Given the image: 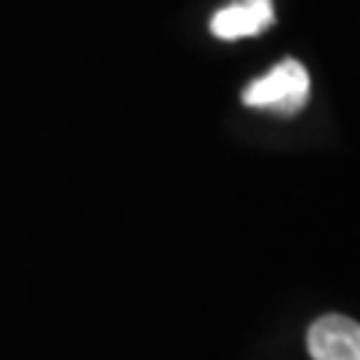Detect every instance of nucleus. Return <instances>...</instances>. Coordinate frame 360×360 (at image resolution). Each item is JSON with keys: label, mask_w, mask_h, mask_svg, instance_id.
I'll return each instance as SVG.
<instances>
[{"label": "nucleus", "mask_w": 360, "mask_h": 360, "mask_svg": "<svg viewBox=\"0 0 360 360\" xmlns=\"http://www.w3.org/2000/svg\"><path fill=\"white\" fill-rule=\"evenodd\" d=\"M309 355L315 360H360V328L345 315H323L307 334Z\"/></svg>", "instance_id": "obj_2"}, {"label": "nucleus", "mask_w": 360, "mask_h": 360, "mask_svg": "<svg viewBox=\"0 0 360 360\" xmlns=\"http://www.w3.org/2000/svg\"><path fill=\"white\" fill-rule=\"evenodd\" d=\"M309 96V75L296 59H285L264 77L243 91V102L259 110H275L281 115L299 112Z\"/></svg>", "instance_id": "obj_1"}, {"label": "nucleus", "mask_w": 360, "mask_h": 360, "mask_svg": "<svg viewBox=\"0 0 360 360\" xmlns=\"http://www.w3.org/2000/svg\"><path fill=\"white\" fill-rule=\"evenodd\" d=\"M272 22H275L272 0H240L214 13L211 32L221 40L251 38V35H259L262 30H267Z\"/></svg>", "instance_id": "obj_3"}]
</instances>
